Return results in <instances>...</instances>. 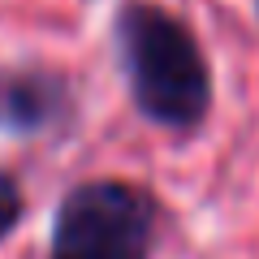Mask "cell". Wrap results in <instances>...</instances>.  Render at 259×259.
I'll return each mask as SVG.
<instances>
[{
  "label": "cell",
  "instance_id": "obj_1",
  "mask_svg": "<svg viewBox=\"0 0 259 259\" xmlns=\"http://www.w3.org/2000/svg\"><path fill=\"white\" fill-rule=\"evenodd\" d=\"M117 48L143 117L168 130H190L207 117L212 78L186 22L160 5L130 0L117 13Z\"/></svg>",
  "mask_w": 259,
  "mask_h": 259
},
{
  "label": "cell",
  "instance_id": "obj_2",
  "mask_svg": "<svg viewBox=\"0 0 259 259\" xmlns=\"http://www.w3.org/2000/svg\"><path fill=\"white\" fill-rule=\"evenodd\" d=\"M156 242V199L130 182H82L61 199L48 259H147Z\"/></svg>",
  "mask_w": 259,
  "mask_h": 259
},
{
  "label": "cell",
  "instance_id": "obj_3",
  "mask_svg": "<svg viewBox=\"0 0 259 259\" xmlns=\"http://www.w3.org/2000/svg\"><path fill=\"white\" fill-rule=\"evenodd\" d=\"M69 112V91L56 74H5L0 78V125L35 134Z\"/></svg>",
  "mask_w": 259,
  "mask_h": 259
},
{
  "label": "cell",
  "instance_id": "obj_4",
  "mask_svg": "<svg viewBox=\"0 0 259 259\" xmlns=\"http://www.w3.org/2000/svg\"><path fill=\"white\" fill-rule=\"evenodd\" d=\"M22 190H18V182H13L9 173H0V238L13 229V225L22 221Z\"/></svg>",
  "mask_w": 259,
  "mask_h": 259
}]
</instances>
